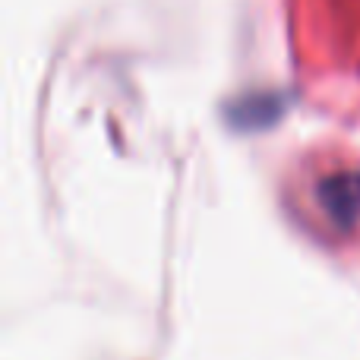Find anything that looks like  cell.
I'll return each instance as SVG.
<instances>
[{
	"instance_id": "cell-1",
	"label": "cell",
	"mask_w": 360,
	"mask_h": 360,
	"mask_svg": "<svg viewBox=\"0 0 360 360\" xmlns=\"http://www.w3.org/2000/svg\"><path fill=\"white\" fill-rule=\"evenodd\" d=\"M316 196L335 224L351 228L354 221H360V171H342V174L319 180Z\"/></svg>"
}]
</instances>
